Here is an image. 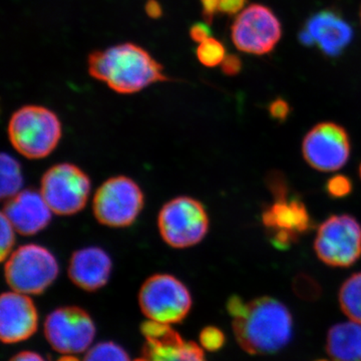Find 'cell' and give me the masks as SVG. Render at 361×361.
Wrapping results in <instances>:
<instances>
[{"instance_id": "1f68e13d", "label": "cell", "mask_w": 361, "mask_h": 361, "mask_svg": "<svg viewBox=\"0 0 361 361\" xmlns=\"http://www.w3.org/2000/svg\"><path fill=\"white\" fill-rule=\"evenodd\" d=\"M246 1L247 0H220L219 11L227 16H235L244 8Z\"/></svg>"}, {"instance_id": "f546056e", "label": "cell", "mask_w": 361, "mask_h": 361, "mask_svg": "<svg viewBox=\"0 0 361 361\" xmlns=\"http://www.w3.org/2000/svg\"><path fill=\"white\" fill-rule=\"evenodd\" d=\"M221 68L226 75L233 77V75H238L242 70V61L239 56L235 54H229L226 56L224 61L221 63Z\"/></svg>"}, {"instance_id": "e575fe53", "label": "cell", "mask_w": 361, "mask_h": 361, "mask_svg": "<svg viewBox=\"0 0 361 361\" xmlns=\"http://www.w3.org/2000/svg\"><path fill=\"white\" fill-rule=\"evenodd\" d=\"M9 361H45L37 353H32V351H23V353H18L14 355Z\"/></svg>"}, {"instance_id": "d6a6232c", "label": "cell", "mask_w": 361, "mask_h": 361, "mask_svg": "<svg viewBox=\"0 0 361 361\" xmlns=\"http://www.w3.org/2000/svg\"><path fill=\"white\" fill-rule=\"evenodd\" d=\"M220 0H200L202 14L208 25H211L216 13L219 11Z\"/></svg>"}, {"instance_id": "7a4b0ae2", "label": "cell", "mask_w": 361, "mask_h": 361, "mask_svg": "<svg viewBox=\"0 0 361 361\" xmlns=\"http://www.w3.org/2000/svg\"><path fill=\"white\" fill-rule=\"evenodd\" d=\"M87 70L90 77L121 94H137L149 85L172 80L163 65L134 42L90 52Z\"/></svg>"}, {"instance_id": "ac0fdd59", "label": "cell", "mask_w": 361, "mask_h": 361, "mask_svg": "<svg viewBox=\"0 0 361 361\" xmlns=\"http://www.w3.org/2000/svg\"><path fill=\"white\" fill-rule=\"evenodd\" d=\"M113 271V261L101 247L89 246L73 252L68 263L71 281L85 291L99 290L108 284Z\"/></svg>"}, {"instance_id": "ffe728a7", "label": "cell", "mask_w": 361, "mask_h": 361, "mask_svg": "<svg viewBox=\"0 0 361 361\" xmlns=\"http://www.w3.org/2000/svg\"><path fill=\"white\" fill-rule=\"evenodd\" d=\"M338 302L351 322L361 323V272L351 275L341 285Z\"/></svg>"}, {"instance_id": "9a60e30c", "label": "cell", "mask_w": 361, "mask_h": 361, "mask_svg": "<svg viewBox=\"0 0 361 361\" xmlns=\"http://www.w3.org/2000/svg\"><path fill=\"white\" fill-rule=\"evenodd\" d=\"M353 30L337 11L325 9L310 16L298 35L304 47H316L325 56H341L350 44Z\"/></svg>"}, {"instance_id": "cb8c5ba5", "label": "cell", "mask_w": 361, "mask_h": 361, "mask_svg": "<svg viewBox=\"0 0 361 361\" xmlns=\"http://www.w3.org/2000/svg\"><path fill=\"white\" fill-rule=\"evenodd\" d=\"M292 288L297 297L306 301H314L322 295V285L306 273H299L294 277Z\"/></svg>"}, {"instance_id": "30bf717a", "label": "cell", "mask_w": 361, "mask_h": 361, "mask_svg": "<svg viewBox=\"0 0 361 361\" xmlns=\"http://www.w3.org/2000/svg\"><path fill=\"white\" fill-rule=\"evenodd\" d=\"M44 334L54 350L63 355H78L92 345L96 326L89 313L82 308L65 306L47 315Z\"/></svg>"}, {"instance_id": "8d00e7d4", "label": "cell", "mask_w": 361, "mask_h": 361, "mask_svg": "<svg viewBox=\"0 0 361 361\" xmlns=\"http://www.w3.org/2000/svg\"><path fill=\"white\" fill-rule=\"evenodd\" d=\"M358 174H360V180H361V164L360 165V169H358Z\"/></svg>"}, {"instance_id": "277c9868", "label": "cell", "mask_w": 361, "mask_h": 361, "mask_svg": "<svg viewBox=\"0 0 361 361\" xmlns=\"http://www.w3.org/2000/svg\"><path fill=\"white\" fill-rule=\"evenodd\" d=\"M4 262V278L11 290L30 296L44 293L59 274L58 259L37 244L14 249Z\"/></svg>"}, {"instance_id": "d6986e66", "label": "cell", "mask_w": 361, "mask_h": 361, "mask_svg": "<svg viewBox=\"0 0 361 361\" xmlns=\"http://www.w3.org/2000/svg\"><path fill=\"white\" fill-rule=\"evenodd\" d=\"M327 353L334 361H361V323H337L329 330Z\"/></svg>"}, {"instance_id": "83f0119b", "label": "cell", "mask_w": 361, "mask_h": 361, "mask_svg": "<svg viewBox=\"0 0 361 361\" xmlns=\"http://www.w3.org/2000/svg\"><path fill=\"white\" fill-rule=\"evenodd\" d=\"M226 337L222 330L215 326H208L202 330L200 343L202 348L209 351H217L224 346Z\"/></svg>"}, {"instance_id": "ba28073f", "label": "cell", "mask_w": 361, "mask_h": 361, "mask_svg": "<svg viewBox=\"0 0 361 361\" xmlns=\"http://www.w3.org/2000/svg\"><path fill=\"white\" fill-rule=\"evenodd\" d=\"M39 192L54 214L73 216L87 206L92 182L87 173L78 166L59 163L42 176Z\"/></svg>"}, {"instance_id": "484cf974", "label": "cell", "mask_w": 361, "mask_h": 361, "mask_svg": "<svg viewBox=\"0 0 361 361\" xmlns=\"http://www.w3.org/2000/svg\"><path fill=\"white\" fill-rule=\"evenodd\" d=\"M266 186L274 197L275 201L288 199L289 186L286 177L280 171L273 170L268 173L265 179Z\"/></svg>"}, {"instance_id": "6da1fadb", "label": "cell", "mask_w": 361, "mask_h": 361, "mask_svg": "<svg viewBox=\"0 0 361 361\" xmlns=\"http://www.w3.org/2000/svg\"><path fill=\"white\" fill-rule=\"evenodd\" d=\"M227 310L240 348L251 355H274L293 336V317L285 304L269 296L244 302L230 297Z\"/></svg>"}, {"instance_id": "9c48e42d", "label": "cell", "mask_w": 361, "mask_h": 361, "mask_svg": "<svg viewBox=\"0 0 361 361\" xmlns=\"http://www.w3.org/2000/svg\"><path fill=\"white\" fill-rule=\"evenodd\" d=\"M314 251L330 267H350L361 257L360 223L348 214L330 216L318 227Z\"/></svg>"}, {"instance_id": "8fae6325", "label": "cell", "mask_w": 361, "mask_h": 361, "mask_svg": "<svg viewBox=\"0 0 361 361\" xmlns=\"http://www.w3.org/2000/svg\"><path fill=\"white\" fill-rule=\"evenodd\" d=\"M282 35L281 23L265 6L252 4L237 16L231 27L235 47L246 54L263 56L275 49Z\"/></svg>"}, {"instance_id": "2e32d148", "label": "cell", "mask_w": 361, "mask_h": 361, "mask_svg": "<svg viewBox=\"0 0 361 361\" xmlns=\"http://www.w3.org/2000/svg\"><path fill=\"white\" fill-rule=\"evenodd\" d=\"M39 326V314L27 294L9 291L0 298V337L13 344L32 337Z\"/></svg>"}, {"instance_id": "f35d334b", "label": "cell", "mask_w": 361, "mask_h": 361, "mask_svg": "<svg viewBox=\"0 0 361 361\" xmlns=\"http://www.w3.org/2000/svg\"><path fill=\"white\" fill-rule=\"evenodd\" d=\"M360 21H361V6H360Z\"/></svg>"}, {"instance_id": "3957f363", "label": "cell", "mask_w": 361, "mask_h": 361, "mask_svg": "<svg viewBox=\"0 0 361 361\" xmlns=\"http://www.w3.org/2000/svg\"><path fill=\"white\" fill-rule=\"evenodd\" d=\"M7 133L18 153L28 160H40L58 148L63 137V125L51 109L27 104L14 111Z\"/></svg>"}, {"instance_id": "d590c367", "label": "cell", "mask_w": 361, "mask_h": 361, "mask_svg": "<svg viewBox=\"0 0 361 361\" xmlns=\"http://www.w3.org/2000/svg\"><path fill=\"white\" fill-rule=\"evenodd\" d=\"M58 361H80L77 357L73 356V355H66L63 357L59 358Z\"/></svg>"}, {"instance_id": "4fadbf2b", "label": "cell", "mask_w": 361, "mask_h": 361, "mask_svg": "<svg viewBox=\"0 0 361 361\" xmlns=\"http://www.w3.org/2000/svg\"><path fill=\"white\" fill-rule=\"evenodd\" d=\"M262 222L273 246L280 250L290 248L313 225L305 204L295 198L275 201L263 211Z\"/></svg>"}, {"instance_id": "7c38bea8", "label": "cell", "mask_w": 361, "mask_h": 361, "mask_svg": "<svg viewBox=\"0 0 361 361\" xmlns=\"http://www.w3.org/2000/svg\"><path fill=\"white\" fill-rule=\"evenodd\" d=\"M350 151L348 132L336 123H317L302 142L304 160L320 172H334L345 166Z\"/></svg>"}, {"instance_id": "44dd1931", "label": "cell", "mask_w": 361, "mask_h": 361, "mask_svg": "<svg viewBox=\"0 0 361 361\" xmlns=\"http://www.w3.org/2000/svg\"><path fill=\"white\" fill-rule=\"evenodd\" d=\"M0 195L4 200L11 198L23 190V176L20 163L6 153H2L0 159Z\"/></svg>"}, {"instance_id": "603a6c76", "label": "cell", "mask_w": 361, "mask_h": 361, "mask_svg": "<svg viewBox=\"0 0 361 361\" xmlns=\"http://www.w3.org/2000/svg\"><path fill=\"white\" fill-rule=\"evenodd\" d=\"M84 361H130L125 349L115 342L97 343L87 351Z\"/></svg>"}, {"instance_id": "d4e9b609", "label": "cell", "mask_w": 361, "mask_h": 361, "mask_svg": "<svg viewBox=\"0 0 361 361\" xmlns=\"http://www.w3.org/2000/svg\"><path fill=\"white\" fill-rule=\"evenodd\" d=\"M0 231H1V236H0V257L1 261L6 260L11 252L14 250V244H16V237L18 232L13 224L9 222L6 216L1 213V219H0Z\"/></svg>"}, {"instance_id": "74e56055", "label": "cell", "mask_w": 361, "mask_h": 361, "mask_svg": "<svg viewBox=\"0 0 361 361\" xmlns=\"http://www.w3.org/2000/svg\"><path fill=\"white\" fill-rule=\"evenodd\" d=\"M316 361H329V360H316Z\"/></svg>"}, {"instance_id": "8992f818", "label": "cell", "mask_w": 361, "mask_h": 361, "mask_svg": "<svg viewBox=\"0 0 361 361\" xmlns=\"http://www.w3.org/2000/svg\"><path fill=\"white\" fill-rule=\"evenodd\" d=\"M192 304L186 285L166 273L152 275L140 289V308L152 322L167 325L180 323L189 314Z\"/></svg>"}, {"instance_id": "4316f807", "label": "cell", "mask_w": 361, "mask_h": 361, "mask_svg": "<svg viewBox=\"0 0 361 361\" xmlns=\"http://www.w3.org/2000/svg\"><path fill=\"white\" fill-rule=\"evenodd\" d=\"M353 188V182L348 176H334L326 183L327 193L334 199L345 198L351 194Z\"/></svg>"}, {"instance_id": "5b68a950", "label": "cell", "mask_w": 361, "mask_h": 361, "mask_svg": "<svg viewBox=\"0 0 361 361\" xmlns=\"http://www.w3.org/2000/svg\"><path fill=\"white\" fill-rule=\"evenodd\" d=\"M208 213L203 204L192 197H176L159 212L158 229L163 241L174 249L197 245L209 231Z\"/></svg>"}, {"instance_id": "7402d4cb", "label": "cell", "mask_w": 361, "mask_h": 361, "mask_svg": "<svg viewBox=\"0 0 361 361\" xmlns=\"http://www.w3.org/2000/svg\"><path fill=\"white\" fill-rule=\"evenodd\" d=\"M196 56L201 65L207 68H215L221 65L226 58L224 44L220 40L209 37L199 44Z\"/></svg>"}, {"instance_id": "f1b7e54d", "label": "cell", "mask_w": 361, "mask_h": 361, "mask_svg": "<svg viewBox=\"0 0 361 361\" xmlns=\"http://www.w3.org/2000/svg\"><path fill=\"white\" fill-rule=\"evenodd\" d=\"M268 111L272 120L284 122L290 115V106L284 99H276L269 104Z\"/></svg>"}, {"instance_id": "e0dca14e", "label": "cell", "mask_w": 361, "mask_h": 361, "mask_svg": "<svg viewBox=\"0 0 361 361\" xmlns=\"http://www.w3.org/2000/svg\"><path fill=\"white\" fill-rule=\"evenodd\" d=\"M2 214L23 236H33L42 232L51 223V209L47 205L39 191L21 190L6 200Z\"/></svg>"}, {"instance_id": "52a82bcc", "label": "cell", "mask_w": 361, "mask_h": 361, "mask_svg": "<svg viewBox=\"0 0 361 361\" xmlns=\"http://www.w3.org/2000/svg\"><path fill=\"white\" fill-rule=\"evenodd\" d=\"M144 205V192L137 183L126 176H116L97 188L92 212L99 224L126 228L134 224Z\"/></svg>"}, {"instance_id": "836d02e7", "label": "cell", "mask_w": 361, "mask_h": 361, "mask_svg": "<svg viewBox=\"0 0 361 361\" xmlns=\"http://www.w3.org/2000/svg\"><path fill=\"white\" fill-rule=\"evenodd\" d=\"M145 13L152 20H159L163 16V7L158 0H148L145 6Z\"/></svg>"}, {"instance_id": "5bb4252c", "label": "cell", "mask_w": 361, "mask_h": 361, "mask_svg": "<svg viewBox=\"0 0 361 361\" xmlns=\"http://www.w3.org/2000/svg\"><path fill=\"white\" fill-rule=\"evenodd\" d=\"M141 331L145 343L141 357L135 361H206L203 349L183 339L170 325L148 320Z\"/></svg>"}, {"instance_id": "4dcf8cb0", "label": "cell", "mask_w": 361, "mask_h": 361, "mask_svg": "<svg viewBox=\"0 0 361 361\" xmlns=\"http://www.w3.org/2000/svg\"><path fill=\"white\" fill-rule=\"evenodd\" d=\"M210 25L208 23H197L190 27L189 35L192 40L197 44H201L204 40L211 37Z\"/></svg>"}]
</instances>
